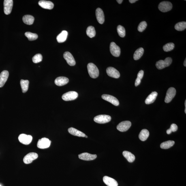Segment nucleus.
Listing matches in <instances>:
<instances>
[{
  "label": "nucleus",
  "instance_id": "obj_9",
  "mask_svg": "<svg viewBox=\"0 0 186 186\" xmlns=\"http://www.w3.org/2000/svg\"><path fill=\"white\" fill-rule=\"evenodd\" d=\"M131 125V122L129 121H123L121 122L117 126L118 130L121 132H125L128 130Z\"/></svg>",
  "mask_w": 186,
  "mask_h": 186
},
{
  "label": "nucleus",
  "instance_id": "obj_35",
  "mask_svg": "<svg viewBox=\"0 0 186 186\" xmlns=\"http://www.w3.org/2000/svg\"><path fill=\"white\" fill-rule=\"evenodd\" d=\"M174 44L173 43L170 42L165 45L163 47V49L165 52L171 51L174 49Z\"/></svg>",
  "mask_w": 186,
  "mask_h": 186
},
{
  "label": "nucleus",
  "instance_id": "obj_20",
  "mask_svg": "<svg viewBox=\"0 0 186 186\" xmlns=\"http://www.w3.org/2000/svg\"><path fill=\"white\" fill-rule=\"evenodd\" d=\"M103 181L108 186H118V183L116 180L108 176H104L103 178Z\"/></svg>",
  "mask_w": 186,
  "mask_h": 186
},
{
  "label": "nucleus",
  "instance_id": "obj_22",
  "mask_svg": "<svg viewBox=\"0 0 186 186\" xmlns=\"http://www.w3.org/2000/svg\"><path fill=\"white\" fill-rule=\"evenodd\" d=\"M157 95V92L154 91L152 92L150 94L148 95L145 100L146 104H149L155 102Z\"/></svg>",
  "mask_w": 186,
  "mask_h": 186
},
{
  "label": "nucleus",
  "instance_id": "obj_45",
  "mask_svg": "<svg viewBox=\"0 0 186 186\" xmlns=\"http://www.w3.org/2000/svg\"><path fill=\"white\" fill-rule=\"evenodd\" d=\"M0 186H1V185H0Z\"/></svg>",
  "mask_w": 186,
  "mask_h": 186
},
{
  "label": "nucleus",
  "instance_id": "obj_12",
  "mask_svg": "<svg viewBox=\"0 0 186 186\" xmlns=\"http://www.w3.org/2000/svg\"><path fill=\"white\" fill-rule=\"evenodd\" d=\"M102 98L104 100L112 103L114 106H119V102L118 100L116 97L110 95L104 94L102 95Z\"/></svg>",
  "mask_w": 186,
  "mask_h": 186
},
{
  "label": "nucleus",
  "instance_id": "obj_31",
  "mask_svg": "<svg viewBox=\"0 0 186 186\" xmlns=\"http://www.w3.org/2000/svg\"><path fill=\"white\" fill-rule=\"evenodd\" d=\"M86 33L88 36L89 37L93 38L95 36L96 32L95 28L92 26H89L87 28Z\"/></svg>",
  "mask_w": 186,
  "mask_h": 186
},
{
  "label": "nucleus",
  "instance_id": "obj_10",
  "mask_svg": "<svg viewBox=\"0 0 186 186\" xmlns=\"http://www.w3.org/2000/svg\"><path fill=\"white\" fill-rule=\"evenodd\" d=\"M20 142L25 145H29L31 144L33 140V137L31 135H28L25 134H22L18 137Z\"/></svg>",
  "mask_w": 186,
  "mask_h": 186
},
{
  "label": "nucleus",
  "instance_id": "obj_36",
  "mask_svg": "<svg viewBox=\"0 0 186 186\" xmlns=\"http://www.w3.org/2000/svg\"><path fill=\"white\" fill-rule=\"evenodd\" d=\"M117 30L118 34L121 37H124L125 35V30L123 26L121 25L118 26Z\"/></svg>",
  "mask_w": 186,
  "mask_h": 186
},
{
  "label": "nucleus",
  "instance_id": "obj_3",
  "mask_svg": "<svg viewBox=\"0 0 186 186\" xmlns=\"http://www.w3.org/2000/svg\"><path fill=\"white\" fill-rule=\"evenodd\" d=\"M111 119L110 116L103 114L95 116L94 118V121L97 123L104 124L109 122Z\"/></svg>",
  "mask_w": 186,
  "mask_h": 186
},
{
  "label": "nucleus",
  "instance_id": "obj_1",
  "mask_svg": "<svg viewBox=\"0 0 186 186\" xmlns=\"http://www.w3.org/2000/svg\"><path fill=\"white\" fill-rule=\"evenodd\" d=\"M88 73L90 77L95 79L98 77L99 75V70L97 67L94 64L90 63L87 65Z\"/></svg>",
  "mask_w": 186,
  "mask_h": 186
},
{
  "label": "nucleus",
  "instance_id": "obj_14",
  "mask_svg": "<svg viewBox=\"0 0 186 186\" xmlns=\"http://www.w3.org/2000/svg\"><path fill=\"white\" fill-rule=\"evenodd\" d=\"M63 57L67 61V63L70 66H74L76 65V61L70 52H65L63 54Z\"/></svg>",
  "mask_w": 186,
  "mask_h": 186
},
{
  "label": "nucleus",
  "instance_id": "obj_27",
  "mask_svg": "<svg viewBox=\"0 0 186 186\" xmlns=\"http://www.w3.org/2000/svg\"><path fill=\"white\" fill-rule=\"evenodd\" d=\"M149 136V131L147 130L144 129L141 131L139 134V137L141 141H145L147 140Z\"/></svg>",
  "mask_w": 186,
  "mask_h": 186
},
{
  "label": "nucleus",
  "instance_id": "obj_37",
  "mask_svg": "<svg viewBox=\"0 0 186 186\" xmlns=\"http://www.w3.org/2000/svg\"><path fill=\"white\" fill-rule=\"evenodd\" d=\"M42 56L41 54H36L32 58V61L33 63H38L42 61Z\"/></svg>",
  "mask_w": 186,
  "mask_h": 186
},
{
  "label": "nucleus",
  "instance_id": "obj_38",
  "mask_svg": "<svg viewBox=\"0 0 186 186\" xmlns=\"http://www.w3.org/2000/svg\"><path fill=\"white\" fill-rule=\"evenodd\" d=\"M147 26V24L146 22L143 21L141 22L138 26V31L140 32H142L144 30L146 29Z\"/></svg>",
  "mask_w": 186,
  "mask_h": 186
},
{
  "label": "nucleus",
  "instance_id": "obj_15",
  "mask_svg": "<svg viewBox=\"0 0 186 186\" xmlns=\"http://www.w3.org/2000/svg\"><path fill=\"white\" fill-rule=\"evenodd\" d=\"M106 72L108 76L111 77L116 79L120 77V74L119 71L114 67H108L107 69Z\"/></svg>",
  "mask_w": 186,
  "mask_h": 186
},
{
  "label": "nucleus",
  "instance_id": "obj_26",
  "mask_svg": "<svg viewBox=\"0 0 186 186\" xmlns=\"http://www.w3.org/2000/svg\"><path fill=\"white\" fill-rule=\"evenodd\" d=\"M123 155L124 157H125L129 162H133L135 160V156L130 152L124 151L123 152Z\"/></svg>",
  "mask_w": 186,
  "mask_h": 186
},
{
  "label": "nucleus",
  "instance_id": "obj_34",
  "mask_svg": "<svg viewBox=\"0 0 186 186\" xmlns=\"http://www.w3.org/2000/svg\"><path fill=\"white\" fill-rule=\"evenodd\" d=\"M25 36L30 41H33L36 40L38 37V36L36 33H33L30 32H27L25 33Z\"/></svg>",
  "mask_w": 186,
  "mask_h": 186
},
{
  "label": "nucleus",
  "instance_id": "obj_7",
  "mask_svg": "<svg viewBox=\"0 0 186 186\" xmlns=\"http://www.w3.org/2000/svg\"><path fill=\"white\" fill-rule=\"evenodd\" d=\"M110 49L111 53L112 55L115 57H118L121 53V49L114 42L111 43L110 46Z\"/></svg>",
  "mask_w": 186,
  "mask_h": 186
},
{
  "label": "nucleus",
  "instance_id": "obj_21",
  "mask_svg": "<svg viewBox=\"0 0 186 186\" xmlns=\"http://www.w3.org/2000/svg\"><path fill=\"white\" fill-rule=\"evenodd\" d=\"M69 79L65 77H59L56 78L54 83L56 85L59 86L65 85L69 82Z\"/></svg>",
  "mask_w": 186,
  "mask_h": 186
},
{
  "label": "nucleus",
  "instance_id": "obj_25",
  "mask_svg": "<svg viewBox=\"0 0 186 186\" xmlns=\"http://www.w3.org/2000/svg\"><path fill=\"white\" fill-rule=\"evenodd\" d=\"M67 31H63L61 32L57 37V40L59 43H62L64 42L66 40L68 36Z\"/></svg>",
  "mask_w": 186,
  "mask_h": 186
},
{
  "label": "nucleus",
  "instance_id": "obj_42",
  "mask_svg": "<svg viewBox=\"0 0 186 186\" xmlns=\"http://www.w3.org/2000/svg\"><path fill=\"white\" fill-rule=\"evenodd\" d=\"M184 65L185 67H186V59L185 60V61L184 63Z\"/></svg>",
  "mask_w": 186,
  "mask_h": 186
},
{
  "label": "nucleus",
  "instance_id": "obj_39",
  "mask_svg": "<svg viewBox=\"0 0 186 186\" xmlns=\"http://www.w3.org/2000/svg\"><path fill=\"white\" fill-rule=\"evenodd\" d=\"M178 127L175 124H172L171 125L170 128L166 131V133L168 134H171L172 132H176L178 130Z\"/></svg>",
  "mask_w": 186,
  "mask_h": 186
},
{
  "label": "nucleus",
  "instance_id": "obj_41",
  "mask_svg": "<svg viewBox=\"0 0 186 186\" xmlns=\"http://www.w3.org/2000/svg\"><path fill=\"white\" fill-rule=\"evenodd\" d=\"M116 1H117V2L119 3V4H121L123 1V0H117Z\"/></svg>",
  "mask_w": 186,
  "mask_h": 186
},
{
  "label": "nucleus",
  "instance_id": "obj_33",
  "mask_svg": "<svg viewBox=\"0 0 186 186\" xmlns=\"http://www.w3.org/2000/svg\"><path fill=\"white\" fill-rule=\"evenodd\" d=\"M144 75V71L143 70H141L138 73L137 75V78L135 81V86L137 87L139 85L141 82V80L143 77Z\"/></svg>",
  "mask_w": 186,
  "mask_h": 186
},
{
  "label": "nucleus",
  "instance_id": "obj_16",
  "mask_svg": "<svg viewBox=\"0 0 186 186\" xmlns=\"http://www.w3.org/2000/svg\"><path fill=\"white\" fill-rule=\"evenodd\" d=\"M79 158L85 161H91L94 160L97 157L96 155H92L88 153H84L78 155Z\"/></svg>",
  "mask_w": 186,
  "mask_h": 186
},
{
  "label": "nucleus",
  "instance_id": "obj_17",
  "mask_svg": "<svg viewBox=\"0 0 186 186\" xmlns=\"http://www.w3.org/2000/svg\"><path fill=\"white\" fill-rule=\"evenodd\" d=\"M96 16L98 22L99 24H102L104 22V16L102 9L98 8L95 11Z\"/></svg>",
  "mask_w": 186,
  "mask_h": 186
},
{
  "label": "nucleus",
  "instance_id": "obj_19",
  "mask_svg": "<svg viewBox=\"0 0 186 186\" xmlns=\"http://www.w3.org/2000/svg\"><path fill=\"white\" fill-rule=\"evenodd\" d=\"M38 4L42 8L49 10L53 9L54 7V3L50 1H39Z\"/></svg>",
  "mask_w": 186,
  "mask_h": 186
},
{
  "label": "nucleus",
  "instance_id": "obj_43",
  "mask_svg": "<svg viewBox=\"0 0 186 186\" xmlns=\"http://www.w3.org/2000/svg\"><path fill=\"white\" fill-rule=\"evenodd\" d=\"M185 109H186V100H185Z\"/></svg>",
  "mask_w": 186,
  "mask_h": 186
},
{
  "label": "nucleus",
  "instance_id": "obj_6",
  "mask_svg": "<svg viewBox=\"0 0 186 186\" xmlns=\"http://www.w3.org/2000/svg\"><path fill=\"white\" fill-rule=\"evenodd\" d=\"M158 8L159 10L162 12H168L172 8V5L170 2L164 1L160 3Z\"/></svg>",
  "mask_w": 186,
  "mask_h": 186
},
{
  "label": "nucleus",
  "instance_id": "obj_44",
  "mask_svg": "<svg viewBox=\"0 0 186 186\" xmlns=\"http://www.w3.org/2000/svg\"><path fill=\"white\" fill-rule=\"evenodd\" d=\"M85 137H86V138H88V137L87 136H86Z\"/></svg>",
  "mask_w": 186,
  "mask_h": 186
},
{
  "label": "nucleus",
  "instance_id": "obj_11",
  "mask_svg": "<svg viewBox=\"0 0 186 186\" xmlns=\"http://www.w3.org/2000/svg\"><path fill=\"white\" fill-rule=\"evenodd\" d=\"M38 157V155L37 153H31L26 155L24 157L23 161L26 164H29L33 162V160Z\"/></svg>",
  "mask_w": 186,
  "mask_h": 186
},
{
  "label": "nucleus",
  "instance_id": "obj_13",
  "mask_svg": "<svg viewBox=\"0 0 186 186\" xmlns=\"http://www.w3.org/2000/svg\"><path fill=\"white\" fill-rule=\"evenodd\" d=\"M13 1L12 0H5L3 2L4 12L6 15H8L12 12Z\"/></svg>",
  "mask_w": 186,
  "mask_h": 186
},
{
  "label": "nucleus",
  "instance_id": "obj_4",
  "mask_svg": "<svg viewBox=\"0 0 186 186\" xmlns=\"http://www.w3.org/2000/svg\"><path fill=\"white\" fill-rule=\"evenodd\" d=\"M78 95V93L76 91H69L64 94L62 95V98L65 101H71L77 98Z\"/></svg>",
  "mask_w": 186,
  "mask_h": 186
},
{
  "label": "nucleus",
  "instance_id": "obj_40",
  "mask_svg": "<svg viewBox=\"0 0 186 186\" xmlns=\"http://www.w3.org/2000/svg\"><path fill=\"white\" fill-rule=\"evenodd\" d=\"M138 0H129V2L131 3H133L136 2Z\"/></svg>",
  "mask_w": 186,
  "mask_h": 186
},
{
  "label": "nucleus",
  "instance_id": "obj_18",
  "mask_svg": "<svg viewBox=\"0 0 186 186\" xmlns=\"http://www.w3.org/2000/svg\"><path fill=\"white\" fill-rule=\"evenodd\" d=\"M9 77V72L7 70L3 71L0 74V88H1L6 82Z\"/></svg>",
  "mask_w": 186,
  "mask_h": 186
},
{
  "label": "nucleus",
  "instance_id": "obj_5",
  "mask_svg": "<svg viewBox=\"0 0 186 186\" xmlns=\"http://www.w3.org/2000/svg\"><path fill=\"white\" fill-rule=\"evenodd\" d=\"M51 143V141L48 139L44 138L39 139L38 142V148L41 149H46L49 147Z\"/></svg>",
  "mask_w": 186,
  "mask_h": 186
},
{
  "label": "nucleus",
  "instance_id": "obj_23",
  "mask_svg": "<svg viewBox=\"0 0 186 186\" xmlns=\"http://www.w3.org/2000/svg\"><path fill=\"white\" fill-rule=\"evenodd\" d=\"M68 131L70 134L73 135V136L82 137H85L86 136L84 133L74 128V127H71L69 128Z\"/></svg>",
  "mask_w": 186,
  "mask_h": 186
},
{
  "label": "nucleus",
  "instance_id": "obj_32",
  "mask_svg": "<svg viewBox=\"0 0 186 186\" xmlns=\"http://www.w3.org/2000/svg\"><path fill=\"white\" fill-rule=\"evenodd\" d=\"M186 28V22H178L175 26V29L178 31H183L185 30Z\"/></svg>",
  "mask_w": 186,
  "mask_h": 186
},
{
  "label": "nucleus",
  "instance_id": "obj_24",
  "mask_svg": "<svg viewBox=\"0 0 186 186\" xmlns=\"http://www.w3.org/2000/svg\"><path fill=\"white\" fill-rule=\"evenodd\" d=\"M34 20V17L31 15H26L22 18V20L24 23L28 25H32Z\"/></svg>",
  "mask_w": 186,
  "mask_h": 186
},
{
  "label": "nucleus",
  "instance_id": "obj_8",
  "mask_svg": "<svg viewBox=\"0 0 186 186\" xmlns=\"http://www.w3.org/2000/svg\"><path fill=\"white\" fill-rule=\"evenodd\" d=\"M176 90L174 88L170 87L169 88L167 91L165 102L166 103L170 102L176 95Z\"/></svg>",
  "mask_w": 186,
  "mask_h": 186
},
{
  "label": "nucleus",
  "instance_id": "obj_30",
  "mask_svg": "<svg viewBox=\"0 0 186 186\" xmlns=\"http://www.w3.org/2000/svg\"><path fill=\"white\" fill-rule=\"evenodd\" d=\"M175 144L173 141H168L163 142L160 145V147L162 149H168L173 146Z\"/></svg>",
  "mask_w": 186,
  "mask_h": 186
},
{
  "label": "nucleus",
  "instance_id": "obj_2",
  "mask_svg": "<svg viewBox=\"0 0 186 186\" xmlns=\"http://www.w3.org/2000/svg\"><path fill=\"white\" fill-rule=\"evenodd\" d=\"M172 61V58L167 57L165 58L164 61L160 60L157 62L156 66L159 69H162L168 67L171 64Z\"/></svg>",
  "mask_w": 186,
  "mask_h": 186
},
{
  "label": "nucleus",
  "instance_id": "obj_29",
  "mask_svg": "<svg viewBox=\"0 0 186 186\" xmlns=\"http://www.w3.org/2000/svg\"><path fill=\"white\" fill-rule=\"evenodd\" d=\"M144 50L143 48H140L137 49L135 51L134 55H133V58L134 60H138L140 59L141 57L143 55Z\"/></svg>",
  "mask_w": 186,
  "mask_h": 186
},
{
  "label": "nucleus",
  "instance_id": "obj_28",
  "mask_svg": "<svg viewBox=\"0 0 186 186\" xmlns=\"http://www.w3.org/2000/svg\"><path fill=\"white\" fill-rule=\"evenodd\" d=\"M29 82L28 80H21L20 84L22 93H25L29 89Z\"/></svg>",
  "mask_w": 186,
  "mask_h": 186
}]
</instances>
